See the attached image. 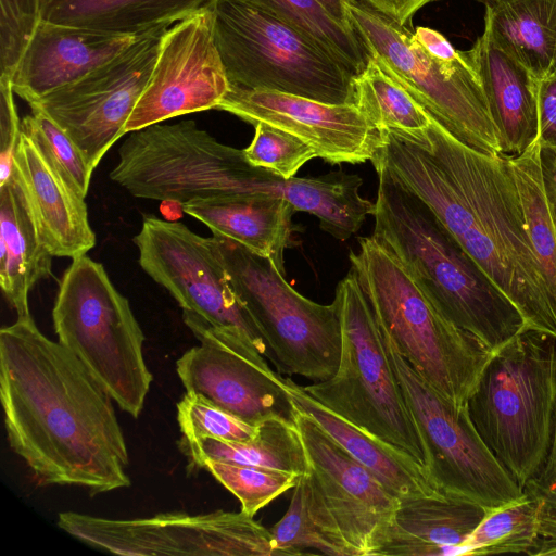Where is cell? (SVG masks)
<instances>
[{"label": "cell", "mask_w": 556, "mask_h": 556, "mask_svg": "<svg viewBox=\"0 0 556 556\" xmlns=\"http://www.w3.org/2000/svg\"><path fill=\"white\" fill-rule=\"evenodd\" d=\"M296 426L309 460L306 475L344 539L355 556H376L400 498L302 410Z\"/></svg>", "instance_id": "18"}, {"label": "cell", "mask_w": 556, "mask_h": 556, "mask_svg": "<svg viewBox=\"0 0 556 556\" xmlns=\"http://www.w3.org/2000/svg\"><path fill=\"white\" fill-rule=\"evenodd\" d=\"M214 0H42L41 21L117 36L168 27Z\"/></svg>", "instance_id": "26"}, {"label": "cell", "mask_w": 556, "mask_h": 556, "mask_svg": "<svg viewBox=\"0 0 556 556\" xmlns=\"http://www.w3.org/2000/svg\"><path fill=\"white\" fill-rule=\"evenodd\" d=\"M132 240L141 268L184 313L241 336L269 359L265 339L232 290L211 237H201L179 222L148 216Z\"/></svg>", "instance_id": "13"}, {"label": "cell", "mask_w": 556, "mask_h": 556, "mask_svg": "<svg viewBox=\"0 0 556 556\" xmlns=\"http://www.w3.org/2000/svg\"><path fill=\"white\" fill-rule=\"evenodd\" d=\"M505 159L519 192L533 252L556 303V220L538 137L522 153Z\"/></svg>", "instance_id": "30"}, {"label": "cell", "mask_w": 556, "mask_h": 556, "mask_svg": "<svg viewBox=\"0 0 556 556\" xmlns=\"http://www.w3.org/2000/svg\"><path fill=\"white\" fill-rule=\"evenodd\" d=\"M286 383L296 407L307 414L394 496L400 500L445 496L433 484L425 465L410 454L375 439L332 413L292 379L286 378Z\"/></svg>", "instance_id": "24"}, {"label": "cell", "mask_w": 556, "mask_h": 556, "mask_svg": "<svg viewBox=\"0 0 556 556\" xmlns=\"http://www.w3.org/2000/svg\"><path fill=\"white\" fill-rule=\"evenodd\" d=\"M182 211L206 225L214 236L230 239L269 258L285 275L295 208L286 199L266 193L233 194L197 200Z\"/></svg>", "instance_id": "22"}, {"label": "cell", "mask_w": 556, "mask_h": 556, "mask_svg": "<svg viewBox=\"0 0 556 556\" xmlns=\"http://www.w3.org/2000/svg\"><path fill=\"white\" fill-rule=\"evenodd\" d=\"M370 8L409 28L415 13L426 4L438 0H361Z\"/></svg>", "instance_id": "43"}, {"label": "cell", "mask_w": 556, "mask_h": 556, "mask_svg": "<svg viewBox=\"0 0 556 556\" xmlns=\"http://www.w3.org/2000/svg\"><path fill=\"white\" fill-rule=\"evenodd\" d=\"M486 510L452 496L400 500L376 556H457Z\"/></svg>", "instance_id": "21"}, {"label": "cell", "mask_w": 556, "mask_h": 556, "mask_svg": "<svg viewBox=\"0 0 556 556\" xmlns=\"http://www.w3.org/2000/svg\"><path fill=\"white\" fill-rule=\"evenodd\" d=\"M349 258L381 333L434 390L466 405L492 352L455 326L372 237L358 238Z\"/></svg>", "instance_id": "4"}, {"label": "cell", "mask_w": 556, "mask_h": 556, "mask_svg": "<svg viewBox=\"0 0 556 556\" xmlns=\"http://www.w3.org/2000/svg\"><path fill=\"white\" fill-rule=\"evenodd\" d=\"M0 396L9 444L41 483L93 494L129 486L112 396L30 315L0 330Z\"/></svg>", "instance_id": "2"}, {"label": "cell", "mask_w": 556, "mask_h": 556, "mask_svg": "<svg viewBox=\"0 0 556 556\" xmlns=\"http://www.w3.org/2000/svg\"><path fill=\"white\" fill-rule=\"evenodd\" d=\"M466 405L485 445L523 490L553 439L556 339L525 329L493 351Z\"/></svg>", "instance_id": "5"}, {"label": "cell", "mask_w": 556, "mask_h": 556, "mask_svg": "<svg viewBox=\"0 0 556 556\" xmlns=\"http://www.w3.org/2000/svg\"><path fill=\"white\" fill-rule=\"evenodd\" d=\"M475 1H478V2H481L483 4H486V3H490V2H493V1H496V0H475Z\"/></svg>", "instance_id": "46"}, {"label": "cell", "mask_w": 556, "mask_h": 556, "mask_svg": "<svg viewBox=\"0 0 556 556\" xmlns=\"http://www.w3.org/2000/svg\"><path fill=\"white\" fill-rule=\"evenodd\" d=\"M199 467L229 490L241 504V511L254 517L271 501L294 488L301 478L293 472L256 466L205 460Z\"/></svg>", "instance_id": "35"}, {"label": "cell", "mask_w": 556, "mask_h": 556, "mask_svg": "<svg viewBox=\"0 0 556 556\" xmlns=\"http://www.w3.org/2000/svg\"><path fill=\"white\" fill-rule=\"evenodd\" d=\"M180 443L198 467L205 460H217L280 469L300 477L309 470V460L298 426L281 419L261 422L256 435L243 442L203 437L182 438Z\"/></svg>", "instance_id": "28"}, {"label": "cell", "mask_w": 556, "mask_h": 556, "mask_svg": "<svg viewBox=\"0 0 556 556\" xmlns=\"http://www.w3.org/2000/svg\"><path fill=\"white\" fill-rule=\"evenodd\" d=\"M371 161L431 211L514 305L526 328L556 339V303L533 252L505 156L462 142L434 118L427 150L382 134Z\"/></svg>", "instance_id": "1"}, {"label": "cell", "mask_w": 556, "mask_h": 556, "mask_svg": "<svg viewBox=\"0 0 556 556\" xmlns=\"http://www.w3.org/2000/svg\"><path fill=\"white\" fill-rule=\"evenodd\" d=\"M228 89L210 5L165 31L152 74L126 123L125 132L216 109Z\"/></svg>", "instance_id": "16"}, {"label": "cell", "mask_w": 556, "mask_h": 556, "mask_svg": "<svg viewBox=\"0 0 556 556\" xmlns=\"http://www.w3.org/2000/svg\"><path fill=\"white\" fill-rule=\"evenodd\" d=\"M42 0H0V76L12 78L41 22Z\"/></svg>", "instance_id": "38"}, {"label": "cell", "mask_w": 556, "mask_h": 556, "mask_svg": "<svg viewBox=\"0 0 556 556\" xmlns=\"http://www.w3.org/2000/svg\"><path fill=\"white\" fill-rule=\"evenodd\" d=\"M200 344L185 352L176 369L187 392L252 424L281 419L296 426L299 408L283 378L241 336L184 313Z\"/></svg>", "instance_id": "14"}, {"label": "cell", "mask_w": 556, "mask_h": 556, "mask_svg": "<svg viewBox=\"0 0 556 556\" xmlns=\"http://www.w3.org/2000/svg\"><path fill=\"white\" fill-rule=\"evenodd\" d=\"M333 303L341 325L338 369L328 379L304 386V390L362 431L425 465V450L414 417L353 268L338 283Z\"/></svg>", "instance_id": "8"}, {"label": "cell", "mask_w": 556, "mask_h": 556, "mask_svg": "<svg viewBox=\"0 0 556 556\" xmlns=\"http://www.w3.org/2000/svg\"><path fill=\"white\" fill-rule=\"evenodd\" d=\"M338 24L356 33L352 24L349 0H315Z\"/></svg>", "instance_id": "44"}, {"label": "cell", "mask_w": 556, "mask_h": 556, "mask_svg": "<svg viewBox=\"0 0 556 556\" xmlns=\"http://www.w3.org/2000/svg\"><path fill=\"white\" fill-rule=\"evenodd\" d=\"M138 37L41 21L11 78L13 91L35 103L118 55Z\"/></svg>", "instance_id": "19"}, {"label": "cell", "mask_w": 556, "mask_h": 556, "mask_svg": "<svg viewBox=\"0 0 556 556\" xmlns=\"http://www.w3.org/2000/svg\"><path fill=\"white\" fill-rule=\"evenodd\" d=\"M528 495L556 506V419L546 460L540 472L523 488Z\"/></svg>", "instance_id": "41"}, {"label": "cell", "mask_w": 556, "mask_h": 556, "mask_svg": "<svg viewBox=\"0 0 556 556\" xmlns=\"http://www.w3.org/2000/svg\"><path fill=\"white\" fill-rule=\"evenodd\" d=\"M58 525L90 546L119 555L279 556L270 530L242 511L136 519L66 511L59 515Z\"/></svg>", "instance_id": "12"}, {"label": "cell", "mask_w": 556, "mask_h": 556, "mask_svg": "<svg viewBox=\"0 0 556 556\" xmlns=\"http://www.w3.org/2000/svg\"><path fill=\"white\" fill-rule=\"evenodd\" d=\"M53 255L41 242L24 191L12 173L0 185V286L17 313L28 316V294L52 275Z\"/></svg>", "instance_id": "25"}, {"label": "cell", "mask_w": 556, "mask_h": 556, "mask_svg": "<svg viewBox=\"0 0 556 556\" xmlns=\"http://www.w3.org/2000/svg\"><path fill=\"white\" fill-rule=\"evenodd\" d=\"M52 317L59 342L123 410L137 418L153 379L142 353L144 334L129 301L100 263L87 254L72 258L60 281Z\"/></svg>", "instance_id": "7"}, {"label": "cell", "mask_w": 556, "mask_h": 556, "mask_svg": "<svg viewBox=\"0 0 556 556\" xmlns=\"http://www.w3.org/2000/svg\"><path fill=\"white\" fill-rule=\"evenodd\" d=\"M244 156L254 166L265 168L285 179L294 177L308 161L317 157L312 146L273 125L258 122Z\"/></svg>", "instance_id": "36"}, {"label": "cell", "mask_w": 556, "mask_h": 556, "mask_svg": "<svg viewBox=\"0 0 556 556\" xmlns=\"http://www.w3.org/2000/svg\"><path fill=\"white\" fill-rule=\"evenodd\" d=\"M211 10L229 85L353 103L354 75L298 28L248 0H214Z\"/></svg>", "instance_id": "6"}, {"label": "cell", "mask_w": 556, "mask_h": 556, "mask_svg": "<svg viewBox=\"0 0 556 556\" xmlns=\"http://www.w3.org/2000/svg\"><path fill=\"white\" fill-rule=\"evenodd\" d=\"M286 21L319 43L354 76L367 63L368 52L356 33L338 24L315 0H248Z\"/></svg>", "instance_id": "33"}, {"label": "cell", "mask_w": 556, "mask_h": 556, "mask_svg": "<svg viewBox=\"0 0 556 556\" xmlns=\"http://www.w3.org/2000/svg\"><path fill=\"white\" fill-rule=\"evenodd\" d=\"M12 173L24 191L39 238L53 256L74 258L94 247L85 198L62 179L24 131Z\"/></svg>", "instance_id": "20"}, {"label": "cell", "mask_w": 556, "mask_h": 556, "mask_svg": "<svg viewBox=\"0 0 556 556\" xmlns=\"http://www.w3.org/2000/svg\"><path fill=\"white\" fill-rule=\"evenodd\" d=\"M354 30L368 55L446 128L467 146L503 155L500 131L481 78L467 51L442 60L430 55L410 28L361 0H349Z\"/></svg>", "instance_id": "9"}, {"label": "cell", "mask_w": 556, "mask_h": 556, "mask_svg": "<svg viewBox=\"0 0 556 556\" xmlns=\"http://www.w3.org/2000/svg\"><path fill=\"white\" fill-rule=\"evenodd\" d=\"M216 110L252 124L264 122L312 146L329 164L372 161L382 135L353 103L331 104L309 98L229 85Z\"/></svg>", "instance_id": "17"}, {"label": "cell", "mask_w": 556, "mask_h": 556, "mask_svg": "<svg viewBox=\"0 0 556 556\" xmlns=\"http://www.w3.org/2000/svg\"><path fill=\"white\" fill-rule=\"evenodd\" d=\"M541 505L540 500L525 493L514 502L488 509L457 555H528L538 539Z\"/></svg>", "instance_id": "32"}, {"label": "cell", "mask_w": 556, "mask_h": 556, "mask_svg": "<svg viewBox=\"0 0 556 556\" xmlns=\"http://www.w3.org/2000/svg\"><path fill=\"white\" fill-rule=\"evenodd\" d=\"M381 336L418 429L425 466L440 493L486 509L523 496V490L479 435L467 405H456L441 395Z\"/></svg>", "instance_id": "11"}, {"label": "cell", "mask_w": 556, "mask_h": 556, "mask_svg": "<svg viewBox=\"0 0 556 556\" xmlns=\"http://www.w3.org/2000/svg\"><path fill=\"white\" fill-rule=\"evenodd\" d=\"M21 121V129L27 134L40 153L62 179L80 197L86 198L93 169L81 150L46 112L38 106Z\"/></svg>", "instance_id": "34"}, {"label": "cell", "mask_w": 556, "mask_h": 556, "mask_svg": "<svg viewBox=\"0 0 556 556\" xmlns=\"http://www.w3.org/2000/svg\"><path fill=\"white\" fill-rule=\"evenodd\" d=\"M528 555L556 556V506L542 502L538 539Z\"/></svg>", "instance_id": "42"}, {"label": "cell", "mask_w": 556, "mask_h": 556, "mask_svg": "<svg viewBox=\"0 0 556 556\" xmlns=\"http://www.w3.org/2000/svg\"><path fill=\"white\" fill-rule=\"evenodd\" d=\"M269 530L279 556L304 554V548L324 555L355 556L307 475L299 479L288 509Z\"/></svg>", "instance_id": "31"}, {"label": "cell", "mask_w": 556, "mask_h": 556, "mask_svg": "<svg viewBox=\"0 0 556 556\" xmlns=\"http://www.w3.org/2000/svg\"><path fill=\"white\" fill-rule=\"evenodd\" d=\"M21 131L11 79L0 76V185L12 175Z\"/></svg>", "instance_id": "39"}, {"label": "cell", "mask_w": 556, "mask_h": 556, "mask_svg": "<svg viewBox=\"0 0 556 556\" xmlns=\"http://www.w3.org/2000/svg\"><path fill=\"white\" fill-rule=\"evenodd\" d=\"M353 103L380 134L429 148L432 117L374 56L368 55L365 68L353 77Z\"/></svg>", "instance_id": "29"}, {"label": "cell", "mask_w": 556, "mask_h": 556, "mask_svg": "<svg viewBox=\"0 0 556 556\" xmlns=\"http://www.w3.org/2000/svg\"><path fill=\"white\" fill-rule=\"evenodd\" d=\"M468 53L500 131L503 156L519 155L538 136V80L485 28Z\"/></svg>", "instance_id": "23"}, {"label": "cell", "mask_w": 556, "mask_h": 556, "mask_svg": "<svg viewBox=\"0 0 556 556\" xmlns=\"http://www.w3.org/2000/svg\"><path fill=\"white\" fill-rule=\"evenodd\" d=\"M212 242L230 286L248 309L279 374L314 382L331 377L341 355V325L334 303H316L295 291L275 264L219 236Z\"/></svg>", "instance_id": "10"}, {"label": "cell", "mask_w": 556, "mask_h": 556, "mask_svg": "<svg viewBox=\"0 0 556 556\" xmlns=\"http://www.w3.org/2000/svg\"><path fill=\"white\" fill-rule=\"evenodd\" d=\"M536 117V137L543 152L549 153V169L556 172V73L538 81Z\"/></svg>", "instance_id": "40"}, {"label": "cell", "mask_w": 556, "mask_h": 556, "mask_svg": "<svg viewBox=\"0 0 556 556\" xmlns=\"http://www.w3.org/2000/svg\"><path fill=\"white\" fill-rule=\"evenodd\" d=\"M484 28L496 45L539 81L556 73V0H496Z\"/></svg>", "instance_id": "27"}, {"label": "cell", "mask_w": 556, "mask_h": 556, "mask_svg": "<svg viewBox=\"0 0 556 556\" xmlns=\"http://www.w3.org/2000/svg\"><path fill=\"white\" fill-rule=\"evenodd\" d=\"M168 27L139 36L131 46L83 78L29 104L46 112L73 139L96 169L125 132Z\"/></svg>", "instance_id": "15"}, {"label": "cell", "mask_w": 556, "mask_h": 556, "mask_svg": "<svg viewBox=\"0 0 556 556\" xmlns=\"http://www.w3.org/2000/svg\"><path fill=\"white\" fill-rule=\"evenodd\" d=\"M177 420L185 439L207 437L243 442L254 438L258 431V425H252L191 392H186L177 404Z\"/></svg>", "instance_id": "37"}, {"label": "cell", "mask_w": 556, "mask_h": 556, "mask_svg": "<svg viewBox=\"0 0 556 556\" xmlns=\"http://www.w3.org/2000/svg\"><path fill=\"white\" fill-rule=\"evenodd\" d=\"M376 172L371 237L400 261L431 302L491 352L527 329L519 312L426 204L386 173Z\"/></svg>", "instance_id": "3"}, {"label": "cell", "mask_w": 556, "mask_h": 556, "mask_svg": "<svg viewBox=\"0 0 556 556\" xmlns=\"http://www.w3.org/2000/svg\"><path fill=\"white\" fill-rule=\"evenodd\" d=\"M547 172V169H546ZM547 189H548V195L553 208V213L556 220V172H553L549 169L547 172Z\"/></svg>", "instance_id": "45"}]
</instances>
